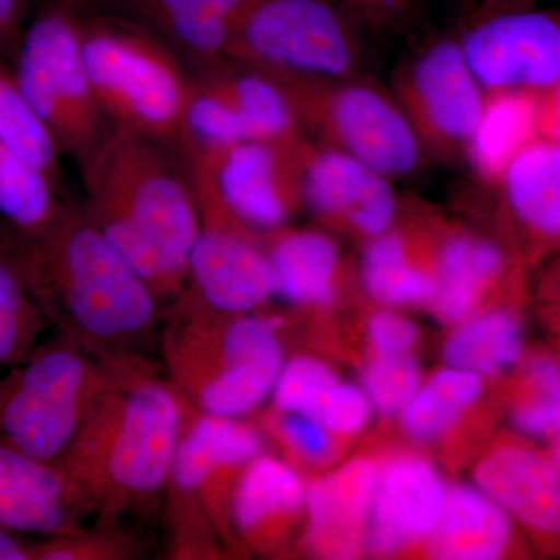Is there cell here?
<instances>
[{"instance_id": "6da1fadb", "label": "cell", "mask_w": 560, "mask_h": 560, "mask_svg": "<svg viewBox=\"0 0 560 560\" xmlns=\"http://www.w3.org/2000/svg\"><path fill=\"white\" fill-rule=\"evenodd\" d=\"M101 359L108 381L54 466L81 518L120 521L164 492L187 400L139 352Z\"/></svg>"}, {"instance_id": "7a4b0ae2", "label": "cell", "mask_w": 560, "mask_h": 560, "mask_svg": "<svg viewBox=\"0 0 560 560\" xmlns=\"http://www.w3.org/2000/svg\"><path fill=\"white\" fill-rule=\"evenodd\" d=\"M0 249L49 326L97 357L139 352L164 319L145 280L70 198L46 230L0 224Z\"/></svg>"}, {"instance_id": "3957f363", "label": "cell", "mask_w": 560, "mask_h": 560, "mask_svg": "<svg viewBox=\"0 0 560 560\" xmlns=\"http://www.w3.org/2000/svg\"><path fill=\"white\" fill-rule=\"evenodd\" d=\"M83 208L162 307L183 293L201 228L187 161L167 143L113 128L80 168Z\"/></svg>"}, {"instance_id": "277c9868", "label": "cell", "mask_w": 560, "mask_h": 560, "mask_svg": "<svg viewBox=\"0 0 560 560\" xmlns=\"http://www.w3.org/2000/svg\"><path fill=\"white\" fill-rule=\"evenodd\" d=\"M162 320L165 374L191 407L243 418L270 396L285 363L282 319L228 315L180 293L165 305Z\"/></svg>"}, {"instance_id": "5b68a950", "label": "cell", "mask_w": 560, "mask_h": 560, "mask_svg": "<svg viewBox=\"0 0 560 560\" xmlns=\"http://www.w3.org/2000/svg\"><path fill=\"white\" fill-rule=\"evenodd\" d=\"M81 47L95 97L113 128L139 132L183 154L194 73L138 22L91 11L81 20Z\"/></svg>"}, {"instance_id": "8992f818", "label": "cell", "mask_w": 560, "mask_h": 560, "mask_svg": "<svg viewBox=\"0 0 560 560\" xmlns=\"http://www.w3.org/2000/svg\"><path fill=\"white\" fill-rule=\"evenodd\" d=\"M264 452L259 427L198 411L187 401L186 423L164 490L168 559L215 560L242 551L232 525V500L243 471Z\"/></svg>"}, {"instance_id": "52a82bcc", "label": "cell", "mask_w": 560, "mask_h": 560, "mask_svg": "<svg viewBox=\"0 0 560 560\" xmlns=\"http://www.w3.org/2000/svg\"><path fill=\"white\" fill-rule=\"evenodd\" d=\"M265 75L285 92L313 142L342 151L390 180L412 178L430 164L390 91L366 77Z\"/></svg>"}, {"instance_id": "ba28073f", "label": "cell", "mask_w": 560, "mask_h": 560, "mask_svg": "<svg viewBox=\"0 0 560 560\" xmlns=\"http://www.w3.org/2000/svg\"><path fill=\"white\" fill-rule=\"evenodd\" d=\"M363 24L337 0H249L224 58L278 75L364 77Z\"/></svg>"}, {"instance_id": "9c48e42d", "label": "cell", "mask_w": 560, "mask_h": 560, "mask_svg": "<svg viewBox=\"0 0 560 560\" xmlns=\"http://www.w3.org/2000/svg\"><path fill=\"white\" fill-rule=\"evenodd\" d=\"M83 14L60 0L44 3L25 27L13 62L25 97L79 168L113 130L84 65Z\"/></svg>"}, {"instance_id": "30bf717a", "label": "cell", "mask_w": 560, "mask_h": 560, "mask_svg": "<svg viewBox=\"0 0 560 560\" xmlns=\"http://www.w3.org/2000/svg\"><path fill=\"white\" fill-rule=\"evenodd\" d=\"M106 381L101 357L55 331L0 378V434L33 458L54 464Z\"/></svg>"}, {"instance_id": "8fae6325", "label": "cell", "mask_w": 560, "mask_h": 560, "mask_svg": "<svg viewBox=\"0 0 560 560\" xmlns=\"http://www.w3.org/2000/svg\"><path fill=\"white\" fill-rule=\"evenodd\" d=\"M390 94L430 164L466 165L486 95L458 35L436 36L397 66Z\"/></svg>"}, {"instance_id": "7c38bea8", "label": "cell", "mask_w": 560, "mask_h": 560, "mask_svg": "<svg viewBox=\"0 0 560 560\" xmlns=\"http://www.w3.org/2000/svg\"><path fill=\"white\" fill-rule=\"evenodd\" d=\"M313 140H248L184 154L232 217L257 234L289 226L302 209V178Z\"/></svg>"}, {"instance_id": "4fadbf2b", "label": "cell", "mask_w": 560, "mask_h": 560, "mask_svg": "<svg viewBox=\"0 0 560 560\" xmlns=\"http://www.w3.org/2000/svg\"><path fill=\"white\" fill-rule=\"evenodd\" d=\"M302 135L285 92L271 77L232 61L194 75L183 154Z\"/></svg>"}, {"instance_id": "5bb4252c", "label": "cell", "mask_w": 560, "mask_h": 560, "mask_svg": "<svg viewBox=\"0 0 560 560\" xmlns=\"http://www.w3.org/2000/svg\"><path fill=\"white\" fill-rule=\"evenodd\" d=\"M201 228L183 294L228 315H248L276 296L261 234L238 223L206 184H195Z\"/></svg>"}, {"instance_id": "9a60e30c", "label": "cell", "mask_w": 560, "mask_h": 560, "mask_svg": "<svg viewBox=\"0 0 560 560\" xmlns=\"http://www.w3.org/2000/svg\"><path fill=\"white\" fill-rule=\"evenodd\" d=\"M460 49L486 92L544 94L560 83V13L534 9L467 18Z\"/></svg>"}, {"instance_id": "2e32d148", "label": "cell", "mask_w": 560, "mask_h": 560, "mask_svg": "<svg viewBox=\"0 0 560 560\" xmlns=\"http://www.w3.org/2000/svg\"><path fill=\"white\" fill-rule=\"evenodd\" d=\"M393 180L342 151L313 142L302 178V209L324 226L371 242L396 223Z\"/></svg>"}, {"instance_id": "e0dca14e", "label": "cell", "mask_w": 560, "mask_h": 560, "mask_svg": "<svg viewBox=\"0 0 560 560\" xmlns=\"http://www.w3.org/2000/svg\"><path fill=\"white\" fill-rule=\"evenodd\" d=\"M249 0H102L101 10L138 22L164 40L194 75L224 61L232 28Z\"/></svg>"}, {"instance_id": "ac0fdd59", "label": "cell", "mask_w": 560, "mask_h": 560, "mask_svg": "<svg viewBox=\"0 0 560 560\" xmlns=\"http://www.w3.org/2000/svg\"><path fill=\"white\" fill-rule=\"evenodd\" d=\"M444 481L420 456L401 455L378 469L366 545L374 555H396L429 539L445 499Z\"/></svg>"}, {"instance_id": "d6986e66", "label": "cell", "mask_w": 560, "mask_h": 560, "mask_svg": "<svg viewBox=\"0 0 560 560\" xmlns=\"http://www.w3.org/2000/svg\"><path fill=\"white\" fill-rule=\"evenodd\" d=\"M378 467L349 460L307 482L304 547L315 558L352 559L366 545Z\"/></svg>"}, {"instance_id": "ffe728a7", "label": "cell", "mask_w": 560, "mask_h": 560, "mask_svg": "<svg viewBox=\"0 0 560 560\" xmlns=\"http://www.w3.org/2000/svg\"><path fill=\"white\" fill-rule=\"evenodd\" d=\"M307 508V481L287 460L261 453L243 471L234 500L232 525L243 548L278 552Z\"/></svg>"}, {"instance_id": "44dd1931", "label": "cell", "mask_w": 560, "mask_h": 560, "mask_svg": "<svg viewBox=\"0 0 560 560\" xmlns=\"http://www.w3.org/2000/svg\"><path fill=\"white\" fill-rule=\"evenodd\" d=\"M478 488L526 528L560 539V474L550 456L501 445L478 463Z\"/></svg>"}, {"instance_id": "7402d4cb", "label": "cell", "mask_w": 560, "mask_h": 560, "mask_svg": "<svg viewBox=\"0 0 560 560\" xmlns=\"http://www.w3.org/2000/svg\"><path fill=\"white\" fill-rule=\"evenodd\" d=\"M60 470L0 434V528L39 536L81 528Z\"/></svg>"}, {"instance_id": "603a6c76", "label": "cell", "mask_w": 560, "mask_h": 560, "mask_svg": "<svg viewBox=\"0 0 560 560\" xmlns=\"http://www.w3.org/2000/svg\"><path fill=\"white\" fill-rule=\"evenodd\" d=\"M275 275L276 296L302 311L329 307L338 296L341 254L329 234L282 230L261 235Z\"/></svg>"}, {"instance_id": "cb8c5ba5", "label": "cell", "mask_w": 560, "mask_h": 560, "mask_svg": "<svg viewBox=\"0 0 560 560\" xmlns=\"http://www.w3.org/2000/svg\"><path fill=\"white\" fill-rule=\"evenodd\" d=\"M504 270L506 254L499 243L470 232H448L438 243L434 260V315L444 323H463Z\"/></svg>"}, {"instance_id": "d4e9b609", "label": "cell", "mask_w": 560, "mask_h": 560, "mask_svg": "<svg viewBox=\"0 0 560 560\" xmlns=\"http://www.w3.org/2000/svg\"><path fill=\"white\" fill-rule=\"evenodd\" d=\"M512 518L480 488L453 486L427 539L431 558L493 560L510 548Z\"/></svg>"}, {"instance_id": "484cf974", "label": "cell", "mask_w": 560, "mask_h": 560, "mask_svg": "<svg viewBox=\"0 0 560 560\" xmlns=\"http://www.w3.org/2000/svg\"><path fill=\"white\" fill-rule=\"evenodd\" d=\"M539 114L537 92H488L467 151L466 165L475 180L493 186L511 161L539 139Z\"/></svg>"}, {"instance_id": "4316f807", "label": "cell", "mask_w": 560, "mask_h": 560, "mask_svg": "<svg viewBox=\"0 0 560 560\" xmlns=\"http://www.w3.org/2000/svg\"><path fill=\"white\" fill-rule=\"evenodd\" d=\"M504 205L540 238H560V142L537 139L523 149L501 178Z\"/></svg>"}, {"instance_id": "83f0119b", "label": "cell", "mask_w": 560, "mask_h": 560, "mask_svg": "<svg viewBox=\"0 0 560 560\" xmlns=\"http://www.w3.org/2000/svg\"><path fill=\"white\" fill-rule=\"evenodd\" d=\"M415 243L396 228L364 245L361 283L382 304L393 307L425 304L433 300L434 264L416 259Z\"/></svg>"}, {"instance_id": "f1b7e54d", "label": "cell", "mask_w": 560, "mask_h": 560, "mask_svg": "<svg viewBox=\"0 0 560 560\" xmlns=\"http://www.w3.org/2000/svg\"><path fill=\"white\" fill-rule=\"evenodd\" d=\"M523 350L525 334L517 313L497 308L463 320L445 345L444 360L456 370L493 377L517 366Z\"/></svg>"}, {"instance_id": "f546056e", "label": "cell", "mask_w": 560, "mask_h": 560, "mask_svg": "<svg viewBox=\"0 0 560 560\" xmlns=\"http://www.w3.org/2000/svg\"><path fill=\"white\" fill-rule=\"evenodd\" d=\"M0 139L43 173L62 197L69 198L62 153L25 97L13 65L3 57H0Z\"/></svg>"}, {"instance_id": "4dcf8cb0", "label": "cell", "mask_w": 560, "mask_h": 560, "mask_svg": "<svg viewBox=\"0 0 560 560\" xmlns=\"http://www.w3.org/2000/svg\"><path fill=\"white\" fill-rule=\"evenodd\" d=\"M57 187L0 139V219L18 232L46 230L66 201Z\"/></svg>"}, {"instance_id": "1f68e13d", "label": "cell", "mask_w": 560, "mask_h": 560, "mask_svg": "<svg viewBox=\"0 0 560 560\" xmlns=\"http://www.w3.org/2000/svg\"><path fill=\"white\" fill-rule=\"evenodd\" d=\"M481 394L480 375L448 366L420 386L400 412L401 427L412 440H436L477 404Z\"/></svg>"}, {"instance_id": "d6a6232c", "label": "cell", "mask_w": 560, "mask_h": 560, "mask_svg": "<svg viewBox=\"0 0 560 560\" xmlns=\"http://www.w3.org/2000/svg\"><path fill=\"white\" fill-rule=\"evenodd\" d=\"M47 326L13 261L0 249V366L27 360Z\"/></svg>"}, {"instance_id": "836d02e7", "label": "cell", "mask_w": 560, "mask_h": 560, "mask_svg": "<svg viewBox=\"0 0 560 560\" xmlns=\"http://www.w3.org/2000/svg\"><path fill=\"white\" fill-rule=\"evenodd\" d=\"M145 544L120 521H95L70 533L43 536L33 545V560H135Z\"/></svg>"}, {"instance_id": "e575fe53", "label": "cell", "mask_w": 560, "mask_h": 560, "mask_svg": "<svg viewBox=\"0 0 560 560\" xmlns=\"http://www.w3.org/2000/svg\"><path fill=\"white\" fill-rule=\"evenodd\" d=\"M511 423L528 438L560 436V363L540 355L526 366L525 389L511 411Z\"/></svg>"}, {"instance_id": "d590c367", "label": "cell", "mask_w": 560, "mask_h": 560, "mask_svg": "<svg viewBox=\"0 0 560 560\" xmlns=\"http://www.w3.org/2000/svg\"><path fill=\"white\" fill-rule=\"evenodd\" d=\"M260 431H267L285 453L287 463L298 471L319 470L337 458V436L318 420L300 412L272 407L261 418Z\"/></svg>"}, {"instance_id": "8d00e7d4", "label": "cell", "mask_w": 560, "mask_h": 560, "mask_svg": "<svg viewBox=\"0 0 560 560\" xmlns=\"http://www.w3.org/2000/svg\"><path fill=\"white\" fill-rule=\"evenodd\" d=\"M422 386V371L410 353H377L363 375V390L372 408L396 416L407 408Z\"/></svg>"}, {"instance_id": "74e56055", "label": "cell", "mask_w": 560, "mask_h": 560, "mask_svg": "<svg viewBox=\"0 0 560 560\" xmlns=\"http://www.w3.org/2000/svg\"><path fill=\"white\" fill-rule=\"evenodd\" d=\"M337 382V374L323 361L308 355L294 357L280 370L271 393L272 407L305 415L320 394Z\"/></svg>"}, {"instance_id": "f35d334b", "label": "cell", "mask_w": 560, "mask_h": 560, "mask_svg": "<svg viewBox=\"0 0 560 560\" xmlns=\"http://www.w3.org/2000/svg\"><path fill=\"white\" fill-rule=\"evenodd\" d=\"M371 411V401L363 389L338 381L320 394L305 416L318 420L335 436H348L366 425Z\"/></svg>"}, {"instance_id": "ab89813d", "label": "cell", "mask_w": 560, "mask_h": 560, "mask_svg": "<svg viewBox=\"0 0 560 560\" xmlns=\"http://www.w3.org/2000/svg\"><path fill=\"white\" fill-rule=\"evenodd\" d=\"M368 335L375 353H410L419 340V327L399 313L381 312L372 316Z\"/></svg>"}, {"instance_id": "60d3db41", "label": "cell", "mask_w": 560, "mask_h": 560, "mask_svg": "<svg viewBox=\"0 0 560 560\" xmlns=\"http://www.w3.org/2000/svg\"><path fill=\"white\" fill-rule=\"evenodd\" d=\"M366 27L396 28L411 20L419 0H337Z\"/></svg>"}, {"instance_id": "b9f144b4", "label": "cell", "mask_w": 560, "mask_h": 560, "mask_svg": "<svg viewBox=\"0 0 560 560\" xmlns=\"http://www.w3.org/2000/svg\"><path fill=\"white\" fill-rule=\"evenodd\" d=\"M32 0H0V57L11 65L20 50Z\"/></svg>"}, {"instance_id": "7bdbcfd3", "label": "cell", "mask_w": 560, "mask_h": 560, "mask_svg": "<svg viewBox=\"0 0 560 560\" xmlns=\"http://www.w3.org/2000/svg\"><path fill=\"white\" fill-rule=\"evenodd\" d=\"M539 139L560 142V83L540 94Z\"/></svg>"}, {"instance_id": "ee69618b", "label": "cell", "mask_w": 560, "mask_h": 560, "mask_svg": "<svg viewBox=\"0 0 560 560\" xmlns=\"http://www.w3.org/2000/svg\"><path fill=\"white\" fill-rule=\"evenodd\" d=\"M35 540L21 537L20 533L0 528V560H33Z\"/></svg>"}, {"instance_id": "f6af8a7d", "label": "cell", "mask_w": 560, "mask_h": 560, "mask_svg": "<svg viewBox=\"0 0 560 560\" xmlns=\"http://www.w3.org/2000/svg\"><path fill=\"white\" fill-rule=\"evenodd\" d=\"M539 0H480L477 9L467 14V18H482L489 14L504 13V11L528 10L536 7Z\"/></svg>"}, {"instance_id": "bcb514c9", "label": "cell", "mask_w": 560, "mask_h": 560, "mask_svg": "<svg viewBox=\"0 0 560 560\" xmlns=\"http://www.w3.org/2000/svg\"><path fill=\"white\" fill-rule=\"evenodd\" d=\"M66 5L79 10L80 13H91V11L101 10L102 0H60Z\"/></svg>"}, {"instance_id": "7dc6e473", "label": "cell", "mask_w": 560, "mask_h": 560, "mask_svg": "<svg viewBox=\"0 0 560 560\" xmlns=\"http://www.w3.org/2000/svg\"><path fill=\"white\" fill-rule=\"evenodd\" d=\"M550 456L552 464H555L556 469H558L560 474V436L556 438L555 444H552Z\"/></svg>"}, {"instance_id": "c3c4849f", "label": "cell", "mask_w": 560, "mask_h": 560, "mask_svg": "<svg viewBox=\"0 0 560 560\" xmlns=\"http://www.w3.org/2000/svg\"><path fill=\"white\" fill-rule=\"evenodd\" d=\"M456 2L459 3L460 7H463V10L466 11L467 14H470L471 11L477 9L478 3H480V0H456Z\"/></svg>"}]
</instances>
